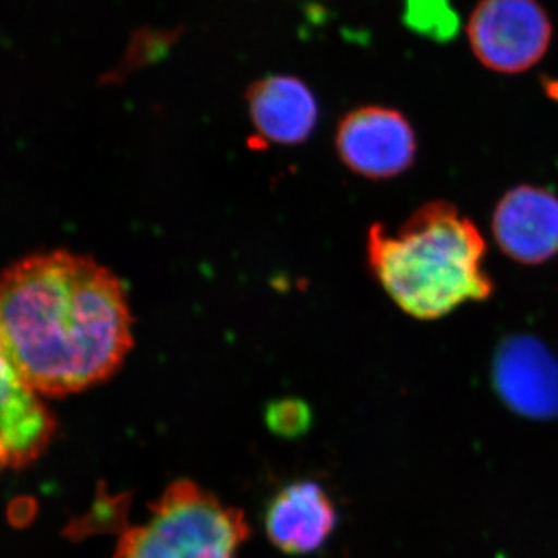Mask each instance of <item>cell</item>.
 Here are the masks:
<instances>
[{
  "label": "cell",
  "mask_w": 558,
  "mask_h": 558,
  "mask_svg": "<svg viewBox=\"0 0 558 558\" xmlns=\"http://www.w3.org/2000/svg\"><path fill=\"white\" fill-rule=\"evenodd\" d=\"M130 301L108 267L68 250L14 260L0 281L2 363L43 396L109 380L134 347Z\"/></svg>",
  "instance_id": "6da1fadb"
},
{
  "label": "cell",
  "mask_w": 558,
  "mask_h": 558,
  "mask_svg": "<svg viewBox=\"0 0 558 558\" xmlns=\"http://www.w3.org/2000/svg\"><path fill=\"white\" fill-rule=\"evenodd\" d=\"M486 253L478 227L444 201L416 209L396 233L374 223L366 240L371 271L389 299L427 322L492 295Z\"/></svg>",
  "instance_id": "7a4b0ae2"
},
{
  "label": "cell",
  "mask_w": 558,
  "mask_h": 558,
  "mask_svg": "<svg viewBox=\"0 0 558 558\" xmlns=\"http://www.w3.org/2000/svg\"><path fill=\"white\" fill-rule=\"evenodd\" d=\"M248 535L242 510L179 480L150 505L145 523L121 532L113 558H233Z\"/></svg>",
  "instance_id": "3957f363"
},
{
  "label": "cell",
  "mask_w": 558,
  "mask_h": 558,
  "mask_svg": "<svg viewBox=\"0 0 558 558\" xmlns=\"http://www.w3.org/2000/svg\"><path fill=\"white\" fill-rule=\"evenodd\" d=\"M465 35L481 65L501 75H519L548 54L554 24L539 0H480Z\"/></svg>",
  "instance_id": "277c9868"
},
{
  "label": "cell",
  "mask_w": 558,
  "mask_h": 558,
  "mask_svg": "<svg viewBox=\"0 0 558 558\" xmlns=\"http://www.w3.org/2000/svg\"><path fill=\"white\" fill-rule=\"evenodd\" d=\"M341 161L363 178H396L416 159V132L410 120L388 106H362L340 120L336 134Z\"/></svg>",
  "instance_id": "5b68a950"
},
{
  "label": "cell",
  "mask_w": 558,
  "mask_h": 558,
  "mask_svg": "<svg viewBox=\"0 0 558 558\" xmlns=\"http://www.w3.org/2000/svg\"><path fill=\"white\" fill-rule=\"evenodd\" d=\"M492 229L510 259L546 263L558 253V197L538 186H517L499 201Z\"/></svg>",
  "instance_id": "8992f818"
},
{
  "label": "cell",
  "mask_w": 558,
  "mask_h": 558,
  "mask_svg": "<svg viewBox=\"0 0 558 558\" xmlns=\"http://www.w3.org/2000/svg\"><path fill=\"white\" fill-rule=\"evenodd\" d=\"M336 524V506L314 481H299L281 488L266 512L270 542L288 554L314 553L325 545Z\"/></svg>",
  "instance_id": "52a82bcc"
},
{
  "label": "cell",
  "mask_w": 558,
  "mask_h": 558,
  "mask_svg": "<svg viewBox=\"0 0 558 558\" xmlns=\"http://www.w3.org/2000/svg\"><path fill=\"white\" fill-rule=\"evenodd\" d=\"M250 119L260 138L277 145L306 142L317 126L318 102L304 81L274 75L247 89Z\"/></svg>",
  "instance_id": "ba28073f"
},
{
  "label": "cell",
  "mask_w": 558,
  "mask_h": 558,
  "mask_svg": "<svg viewBox=\"0 0 558 558\" xmlns=\"http://www.w3.org/2000/svg\"><path fill=\"white\" fill-rule=\"evenodd\" d=\"M40 398L43 395L2 363L3 468H27L50 446L57 421Z\"/></svg>",
  "instance_id": "9c48e42d"
},
{
  "label": "cell",
  "mask_w": 558,
  "mask_h": 558,
  "mask_svg": "<svg viewBox=\"0 0 558 558\" xmlns=\"http://www.w3.org/2000/svg\"><path fill=\"white\" fill-rule=\"evenodd\" d=\"M538 349L513 347L502 359L499 376L506 396L521 410L545 411L558 402L557 368Z\"/></svg>",
  "instance_id": "30bf717a"
},
{
  "label": "cell",
  "mask_w": 558,
  "mask_h": 558,
  "mask_svg": "<svg viewBox=\"0 0 558 558\" xmlns=\"http://www.w3.org/2000/svg\"><path fill=\"white\" fill-rule=\"evenodd\" d=\"M403 17L411 31L435 40H449L459 28L457 11L449 0H407Z\"/></svg>",
  "instance_id": "8fae6325"
},
{
  "label": "cell",
  "mask_w": 558,
  "mask_h": 558,
  "mask_svg": "<svg viewBox=\"0 0 558 558\" xmlns=\"http://www.w3.org/2000/svg\"><path fill=\"white\" fill-rule=\"evenodd\" d=\"M306 422V410L301 409L299 402H281L270 410L269 424L274 432L281 435L300 432Z\"/></svg>",
  "instance_id": "7c38bea8"
}]
</instances>
